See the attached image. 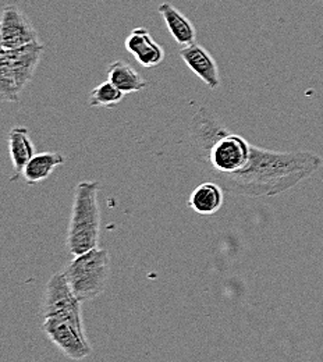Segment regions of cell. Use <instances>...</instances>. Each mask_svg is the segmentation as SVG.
Returning a JSON list of instances; mask_svg holds the SVG:
<instances>
[{"instance_id":"obj_6","label":"cell","mask_w":323,"mask_h":362,"mask_svg":"<svg viewBox=\"0 0 323 362\" xmlns=\"http://www.w3.org/2000/svg\"><path fill=\"white\" fill-rule=\"evenodd\" d=\"M0 42L1 49H16L41 41L27 16L17 6L8 4L4 7L1 16Z\"/></svg>"},{"instance_id":"obj_4","label":"cell","mask_w":323,"mask_h":362,"mask_svg":"<svg viewBox=\"0 0 323 362\" xmlns=\"http://www.w3.org/2000/svg\"><path fill=\"white\" fill-rule=\"evenodd\" d=\"M61 272L71 291L81 303L95 300L103 294L109 280V251L96 247L84 254L76 255Z\"/></svg>"},{"instance_id":"obj_5","label":"cell","mask_w":323,"mask_h":362,"mask_svg":"<svg viewBox=\"0 0 323 362\" xmlns=\"http://www.w3.org/2000/svg\"><path fill=\"white\" fill-rule=\"evenodd\" d=\"M45 46L41 42L1 49L0 52V98L3 102H18L23 90L33 80L42 59Z\"/></svg>"},{"instance_id":"obj_14","label":"cell","mask_w":323,"mask_h":362,"mask_svg":"<svg viewBox=\"0 0 323 362\" xmlns=\"http://www.w3.org/2000/svg\"><path fill=\"white\" fill-rule=\"evenodd\" d=\"M126 98V93L119 90L114 84H112L109 80L105 83H100L96 86L90 93V106L93 107H114L117 106L123 99Z\"/></svg>"},{"instance_id":"obj_8","label":"cell","mask_w":323,"mask_h":362,"mask_svg":"<svg viewBox=\"0 0 323 362\" xmlns=\"http://www.w3.org/2000/svg\"><path fill=\"white\" fill-rule=\"evenodd\" d=\"M124 46L127 52L145 69L159 66L165 60V50L159 45L145 27L133 30L126 38Z\"/></svg>"},{"instance_id":"obj_11","label":"cell","mask_w":323,"mask_h":362,"mask_svg":"<svg viewBox=\"0 0 323 362\" xmlns=\"http://www.w3.org/2000/svg\"><path fill=\"white\" fill-rule=\"evenodd\" d=\"M159 14L165 20V24L172 34L173 40L179 45H191L196 40V31L194 24L179 11L172 3H162L158 8Z\"/></svg>"},{"instance_id":"obj_10","label":"cell","mask_w":323,"mask_h":362,"mask_svg":"<svg viewBox=\"0 0 323 362\" xmlns=\"http://www.w3.org/2000/svg\"><path fill=\"white\" fill-rule=\"evenodd\" d=\"M225 202V189L216 181L199 184L188 199V206L202 216H211L221 211Z\"/></svg>"},{"instance_id":"obj_13","label":"cell","mask_w":323,"mask_h":362,"mask_svg":"<svg viewBox=\"0 0 323 362\" xmlns=\"http://www.w3.org/2000/svg\"><path fill=\"white\" fill-rule=\"evenodd\" d=\"M64 163H66V158L59 152L35 153V156L25 166L23 172V179L30 185L47 180L56 168Z\"/></svg>"},{"instance_id":"obj_9","label":"cell","mask_w":323,"mask_h":362,"mask_svg":"<svg viewBox=\"0 0 323 362\" xmlns=\"http://www.w3.org/2000/svg\"><path fill=\"white\" fill-rule=\"evenodd\" d=\"M8 153L13 165V176L10 181H17L23 177V172L28 162L35 156V145L30 130L23 126H16L8 133Z\"/></svg>"},{"instance_id":"obj_3","label":"cell","mask_w":323,"mask_h":362,"mask_svg":"<svg viewBox=\"0 0 323 362\" xmlns=\"http://www.w3.org/2000/svg\"><path fill=\"white\" fill-rule=\"evenodd\" d=\"M41 329L67 358L81 361L91 356L93 347L84 332L83 308L63 307L42 314Z\"/></svg>"},{"instance_id":"obj_7","label":"cell","mask_w":323,"mask_h":362,"mask_svg":"<svg viewBox=\"0 0 323 362\" xmlns=\"http://www.w3.org/2000/svg\"><path fill=\"white\" fill-rule=\"evenodd\" d=\"M185 66L211 90H216L221 86L219 67L213 56L196 42L185 45L179 52Z\"/></svg>"},{"instance_id":"obj_2","label":"cell","mask_w":323,"mask_h":362,"mask_svg":"<svg viewBox=\"0 0 323 362\" xmlns=\"http://www.w3.org/2000/svg\"><path fill=\"white\" fill-rule=\"evenodd\" d=\"M100 185L98 181H80L76 185L71 218L67 228L66 247L76 257L99 244L100 208L98 202Z\"/></svg>"},{"instance_id":"obj_1","label":"cell","mask_w":323,"mask_h":362,"mask_svg":"<svg viewBox=\"0 0 323 362\" xmlns=\"http://www.w3.org/2000/svg\"><path fill=\"white\" fill-rule=\"evenodd\" d=\"M322 165V156L314 152H281L259 148V153L249 169L237 176L222 177L216 182L222 185L225 192L235 195L275 197L310 179Z\"/></svg>"},{"instance_id":"obj_12","label":"cell","mask_w":323,"mask_h":362,"mask_svg":"<svg viewBox=\"0 0 323 362\" xmlns=\"http://www.w3.org/2000/svg\"><path fill=\"white\" fill-rule=\"evenodd\" d=\"M107 80L126 95L145 90L148 81L141 77L139 71L124 60H116L107 67Z\"/></svg>"}]
</instances>
